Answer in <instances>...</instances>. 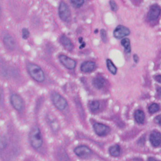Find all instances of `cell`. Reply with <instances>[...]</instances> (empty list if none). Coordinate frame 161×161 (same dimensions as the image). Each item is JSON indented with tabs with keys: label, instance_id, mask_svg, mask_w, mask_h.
Masks as SVG:
<instances>
[{
	"label": "cell",
	"instance_id": "1",
	"mask_svg": "<svg viewBox=\"0 0 161 161\" xmlns=\"http://www.w3.org/2000/svg\"><path fill=\"white\" fill-rule=\"evenodd\" d=\"M27 70L32 78L36 81L42 82L45 80V75L43 70L39 66L34 63H28Z\"/></svg>",
	"mask_w": 161,
	"mask_h": 161
},
{
	"label": "cell",
	"instance_id": "2",
	"mask_svg": "<svg viewBox=\"0 0 161 161\" xmlns=\"http://www.w3.org/2000/svg\"><path fill=\"white\" fill-rule=\"evenodd\" d=\"M29 140L34 148L38 149L43 144V138L40 129L37 126H34L31 129L29 133Z\"/></svg>",
	"mask_w": 161,
	"mask_h": 161
},
{
	"label": "cell",
	"instance_id": "3",
	"mask_svg": "<svg viewBox=\"0 0 161 161\" xmlns=\"http://www.w3.org/2000/svg\"><path fill=\"white\" fill-rule=\"evenodd\" d=\"M51 98L53 105L58 110L63 111L68 106L67 100L60 94L53 92L52 93Z\"/></svg>",
	"mask_w": 161,
	"mask_h": 161
},
{
	"label": "cell",
	"instance_id": "4",
	"mask_svg": "<svg viewBox=\"0 0 161 161\" xmlns=\"http://www.w3.org/2000/svg\"><path fill=\"white\" fill-rule=\"evenodd\" d=\"M59 16L63 21L69 22L71 20V12L68 5L64 2H60L58 9Z\"/></svg>",
	"mask_w": 161,
	"mask_h": 161
},
{
	"label": "cell",
	"instance_id": "5",
	"mask_svg": "<svg viewBox=\"0 0 161 161\" xmlns=\"http://www.w3.org/2000/svg\"><path fill=\"white\" fill-rule=\"evenodd\" d=\"M161 14V7L157 4H153L150 7L147 17L149 21H155L158 19Z\"/></svg>",
	"mask_w": 161,
	"mask_h": 161
},
{
	"label": "cell",
	"instance_id": "6",
	"mask_svg": "<svg viewBox=\"0 0 161 161\" xmlns=\"http://www.w3.org/2000/svg\"><path fill=\"white\" fill-rule=\"evenodd\" d=\"M59 59L61 63L68 69H73L76 68V62L75 60L66 55L61 54L59 56Z\"/></svg>",
	"mask_w": 161,
	"mask_h": 161
},
{
	"label": "cell",
	"instance_id": "7",
	"mask_svg": "<svg viewBox=\"0 0 161 161\" xmlns=\"http://www.w3.org/2000/svg\"><path fill=\"white\" fill-rule=\"evenodd\" d=\"M10 100L11 104L15 109L19 111L22 110L24 107V103L20 96L17 94H13L11 95Z\"/></svg>",
	"mask_w": 161,
	"mask_h": 161
},
{
	"label": "cell",
	"instance_id": "8",
	"mask_svg": "<svg viewBox=\"0 0 161 161\" xmlns=\"http://www.w3.org/2000/svg\"><path fill=\"white\" fill-rule=\"evenodd\" d=\"M93 127L95 133L99 136H105L108 135L111 131L108 126L101 123H95Z\"/></svg>",
	"mask_w": 161,
	"mask_h": 161
},
{
	"label": "cell",
	"instance_id": "9",
	"mask_svg": "<svg viewBox=\"0 0 161 161\" xmlns=\"http://www.w3.org/2000/svg\"><path fill=\"white\" fill-rule=\"evenodd\" d=\"M130 33L131 32L130 29L123 25L118 26L113 31L114 37L117 39L123 38V37L129 36Z\"/></svg>",
	"mask_w": 161,
	"mask_h": 161
},
{
	"label": "cell",
	"instance_id": "10",
	"mask_svg": "<svg viewBox=\"0 0 161 161\" xmlns=\"http://www.w3.org/2000/svg\"><path fill=\"white\" fill-rule=\"evenodd\" d=\"M74 152L77 156L81 158H87L92 153L91 149L86 145H80L74 149Z\"/></svg>",
	"mask_w": 161,
	"mask_h": 161
},
{
	"label": "cell",
	"instance_id": "11",
	"mask_svg": "<svg viewBox=\"0 0 161 161\" xmlns=\"http://www.w3.org/2000/svg\"><path fill=\"white\" fill-rule=\"evenodd\" d=\"M3 43L8 50L13 51L16 47L15 40L10 34H6L3 37Z\"/></svg>",
	"mask_w": 161,
	"mask_h": 161
},
{
	"label": "cell",
	"instance_id": "12",
	"mask_svg": "<svg viewBox=\"0 0 161 161\" xmlns=\"http://www.w3.org/2000/svg\"><path fill=\"white\" fill-rule=\"evenodd\" d=\"M95 67L96 65L94 62L87 61L82 64L80 66V70L83 73H91L94 70Z\"/></svg>",
	"mask_w": 161,
	"mask_h": 161
},
{
	"label": "cell",
	"instance_id": "13",
	"mask_svg": "<svg viewBox=\"0 0 161 161\" xmlns=\"http://www.w3.org/2000/svg\"><path fill=\"white\" fill-rule=\"evenodd\" d=\"M150 141L154 147H158L161 144V134L158 131H154L150 135Z\"/></svg>",
	"mask_w": 161,
	"mask_h": 161
},
{
	"label": "cell",
	"instance_id": "14",
	"mask_svg": "<svg viewBox=\"0 0 161 161\" xmlns=\"http://www.w3.org/2000/svg\"><path fill=\"white\" fill-rule=\"evenodd\" d=\"M60 42L63 45V47L69 51H71L74 48L73 43L71 42L70 39L68 38L65 34L61 36L60 39Z\"/></svg>",
	"mask_w": 161,
	"mask_h": 161
},
{
	"label": "cell",
	"instance_id": "15",
	"mask_svg": "<svg viewBox=\"0 0 161 161\" xmlns=\"http://www.w3.org/2000/svg\"><path fill=\"white\" fill-rule=\"evenodd\" d=\"M105 82L106 81L104 77L97 76L94 78L92 81V84L95 88L100 89L104 86Z\"/></svg>",
	"mask_w": 161,
	"mask_h": 161
},
{
	"label": "cell",
	"instance_id": "16",
	"mask_svg": "<svg viewBox=\"0 0 161 161\" xmlns=\"http://www.w3.org/2000/svg\"><path fill=\"white\" fill-rule=\"evenodd\" d=\"M135 119L138 124H143L144 122L145 115L144 113L141 110H136L134 114Z\"/></svg>",
	"mask_w": 161,
	"mask_h": 161
},
{
	"label": "cell",
	"instance_id": "17",
	"mask_svg": "<svg viewBox=\"0 0 161 161\" xmlns=\"http://www.w3.org/2000/svg\"><path fill=\"white\" fill-rule=\"evenodd\" d=\"M110 154L113 156H118L120 154V149L119 145H113L109 149Z\"/></svg>",
	"mask_w": 161,
	"mask_h": 161
},
{
	"label": "cell",
	"instance_id": "18",
	"mask_svg": "<svg viewBox=\"0 0 161 161\" xmlns=\"http://www.w3.org/2000/svg\"><path fill=\"white\" fill-rule=\"evenodd\" d=\"M99 102L97 100H93L89 102V107L91 111L93 112H96L99 109L100 107Z\"/></svg>",
	"mask_w": 161,
	"mask_h": 161
},
{
	"label": "cell",
	"instance_id": "19",
	"mask_svg": "<svg viewBox=\"0 0 161 161\" xmlns=\"http://www.w3.org/2000/svg\"><path fill=\"white\" fill-rule=\"evenodd\" d=\"M121 44L124 47L125 51L127 53H130L131 52V43L130 40L128 38H124L122 40Z\"/></svg>",
	"mask_w": 161,
	"mask_h": 161
},
{
	"label": "cell",
	"instance_id": "20",
	"mask_svg": "<svg viewBox=\"0 0 161 161\" xmlns=\"http://www.w3.org/2000/svg\"><path fill=\"white\" fill-rule=\"evenodd\" d=\"M107 67L108 68L109 71L113 75H116L117 73V68H116L113 62L110 59H107L106 60Z\"/></svg>",
	"mask_w": 161,
	"mask_h": 161
},
{
	"label": "cell",
	"instance_id": "21",
	"mask_svg": "<svg viewBox=\"0 0 161 161\" xmlns=\"http://www.w3.org/2000/svg\"><path fill=\"white\" fill-rule=\"evenodd\" d=\"M59 159L60 161H69V157L67 154L65 153V151L63 150H60L58 153Z\"/></svg>",
	"mask_w": 161,
	"mask_h": 161
},
{
	"label": "cell",
	"instance_id": "22",
	"mask_svg": "<svg viewBox=\"0 0 161 161\" xmlns=\"http://www.w3.org/2000/svg\"><path fill=\"white\" fill-rule=\"evenodd\" d=\"M70 2L74 7L79 8L83 5L85 0H70Z\"/></svg>",
	"mask_w": 161,
	"mask_h": 161
},
{
	"label": "cell",
	"instance_id": "23",
	"mask_svg": "<svg viewBox=\"0 0 161 161\" xmlns=\"http://www.w3.org/2000/svg\"><path fill=\"white\" fill-rule=\"evenodd\" d=\"M160 109L159 105L156 103H153L149 107V111L150 113L154 114L157 112Z\"/></svg>",
	"mask_w": 161,
	"mask_h": 161
},
{
	"label": "cell",
	"instance_id": "24",
	"mask_svg": "<svg viewBox=\"0 0 161 161\" xmlns=\"http://www.w3.org/2000/svg\"><path fill=\"white\" fill-rule=\"evenodd\" d=\"M100 36L102 42L106 43L107 41V35L106 31L105 29H102L100 31Z\"/></svg>",
	"mask_w": 161,
	"mask_h": 161
},
{
	"label": "cell",
	"instance_id": "25",
	"mask_svg": "<svg viewBox=\"0 0 161 161\" xmlns=\"http://www.w3.org/2000/svg\"><path fill=\"white\" fill-rule=\"evenodd\" d=\"M110 5L111 7L112 11L114 12H116L118 9V6L117 5V3H116L114 0H110Z\"/></svg>",
	"mask_w": 161,
	"mask_h": 161
},
{
	"label": "cell",
	"instance_id": "26",
	"mask_svg": "<svg viewBox=\"0 0 161 161\" xmlns=\"http://www.w3.org/2000/svg\"><path fill=\"white\" fill-rule=\"evenodd\" d=\"M30 35L29 30L26 28H24L22 30V37L24 39L26 40L29 37Z\"/></svg>",
	"mask_w": 161,
	"mask_h": 161
},
{
	"label": "cell",
	"instance_id": "27",
	"mask_svg": "<svg viewBox=\"0 0 161 161\" xmlns=\"http://www.w3.org/2000/svg\"><path fill=\"white\" fill-rule=\"evenodd\" d=\"M155 122L161 125V114L158 115L155 119Z\"/></svg>",
	"mask_w": 161,
	"mask_h": 161
},
{
	"label": "cell",
	"instance_id": "28",
	"mask_svg": "<svg viewBox=\"0 0 161 161\" xmlns=\"http://www.w3.org/2000/svg\"><path fill=\"white\" fill-rule=\"evenodd\" d=\"M155 79H156V81L158 82L159 83H161V75H157L155 77Z\"/></svg>",
	"mask_w": 161,
	"mask_h": 161
},
{
	"label": "cell",
	"instance_id": "29",
	"mask_svg": "<svg viewBox=\"0 0 161 161\" xmlns=\"http://www.w3.org/2000/svg\"><path fill=\"white\" fill-rule=\"evenodd\" d=\"M133 59H134V61L136 63H138L139 60V58H138V56L136 54H135L133 56Z\"/></svg>",
	"mask_w": 161,
	"mask_h": 161
},
{
	"label": "cell",
	"instance_id": "30",
	"mask_svg": "<svg viewBox=\"0 0 161 161\" xmlns=\"http://www.w3.org/2000/svg\"><path fill=\"white\" fill-rule=\"evenodd\" d=\"M157 94H158V96L161 98V88L158 87L157 88Z\"/></svg>",
	"mask_w": 161,
	"mask_h": 161
},
{
	"label": "cell",
	"instance_id": "31",
	"mask_svg": "<svg viewBox=\"0 0 161 161\" xmlns=\"http://www.w3.org/2000/svg\"><path fill=\"white\" fill-rule=\"evenodd\" d=\"M148 161H160L159 160H156L155 158H153V157H150L148 159Z\"/></svg>",
	"mask_w": 161,
	"mask_h": 161
},
{
	"label": "cell",
	"instance_id": "32",
	"mask_svg": "<svg viewBox=\"0 0 161 161\" xmlns=\"http://www.w3.org/2000/svg\"><path fill=\"white\" fill-rule=\"evenodd\" d=\"M85 45H86L85 43H84V42H83V43H82L80 47V49H82V48H84V47H85Z\"/></svg>",
	"mask_w": 161,
	"mask_h": 161
},
{
	"label": "cell",
	"instance_id": "33",
	"mask_svg": "<svg viewBox=\"0 0 161 161\" xmlns=\"http://www.w3.org/2000/svg\"><path fill=\"white\" fill-rule=\"evenodd\" d=\"M79 41L80 43L82 44L83 43V38L82 37H80L79 39Z\"/></svg>",
	"mask_w": 161,
	"mask_h": 161
},
{
	"label": "cell",
	"instance_id": "34",
	"mask_svg": "<svg viewBox=\"0 0 161 161\" xmlns=\"http://www.w3.org/2000/svg\"><path fill=\"white\" fill-rule=\"evenodd\" d=\"M97 32H98V30H96V31H95V33H97Z\"/></svg>",
	"mask_w": 161,
	"mask_h": 161
}]
</instances>
